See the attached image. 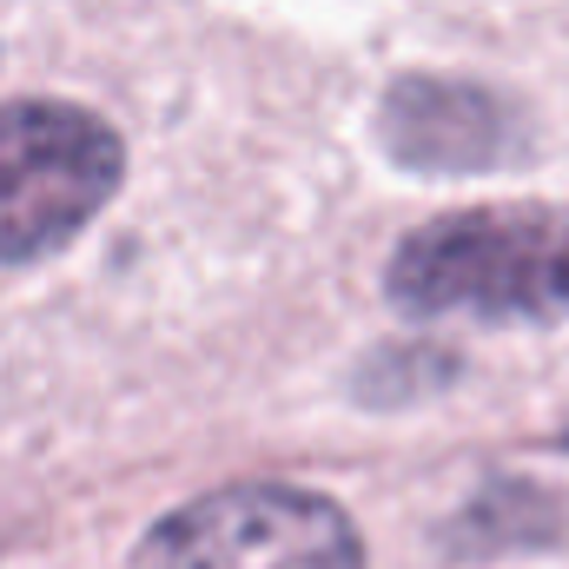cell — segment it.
Wrapping results in <instances>:
<instances>
[{
    "label": "cell",
    "instance_id": "obj_3",
    "mask_svg": "<svg viewBox=\"0 0 569 569\" xmlns=\"http://www.w3.org/2000/svg\"><path fill=\"white\" fill-rule=\"evenodd\" d=\"M133 569H365L345 510L305 490H219L172 510Z\"/></svg>",
    "mask_w": 569,
    "mask_h": 569
},
{
    "label": "cell",
    "instance_id": "obj_1",
    "mask_svg": "<svg viewBox=\"0 0 569 569\" xmlns=\"http://www.w3.org/2000/svg\"><path fill=\"white\" fill-rule=\"evenodd\" d=\"M391 298L418 318L550 325L569 311V219L550 206H477L411 232Z\"/></svg>",
    "mask_w": 569,
    "mask_h": 569
},
{
    "label": "cell",
    "instance_id": "obj_4",
    "mask_svg": "<svg viewBox=\"0 0 569 569\" xmlns=\"http://www.w3.org/2000/svg\"><path fill=\"white\" fill-rule=\"evenodd\" d=\"M385 140L411 166H490L510 152V113L477 87L405 80L385 107Z\"/></svg>",
    "mask_w": 569,
    "mask_h": 569
},
{
    "label": "cell",
    "instance_id": "obj_2",
    "mask_svg": "<svg viewBox=\"0 0 569 569\" xmlns=\"http://www.w3.org/2000/svg\"><path fill=\"white\" fill-rule=\"evenodd\" d=\"M120 179V140L80 107H0V259L67 246Z\"/></svg>",
    "mask_w": 569,
    "mask_h": 569
}]
</instances>
